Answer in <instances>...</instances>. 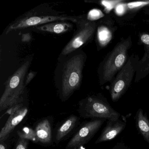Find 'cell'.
Masks as SVG:
<instances>
[{"label": "cell", "instance_id": "3", "mask_svg": "<svg viewBox=\"0 0 149 149\" xmlns=\"http://www.w3.org/2000/svg\"><path fill=\"white\" fill-rule=\"evenodd\" d=\"M30 61L24 63L10 77L6 84L5 91L0 99V111L8 109L21 103L25 85L24 81Z\"/></svg>", "mask_w": 149, "mask_h": 149}, {"label": "cell", "instance_id": "12", "mask_svg": "<svg viewBox=\"0 0 149 149\" xmlns=\"http://www.w3.org/2000/svg\"><path fill=\"white\" fill-rule=\"evenodd\" d=\"M135 119L138 131L149 144V120L142 109L138 110Z\"/></svg>", "mask_w": 149, "mask_h": 149}, {"label": "cell", "instance_id": "20", "mask_svg": "<svg viewBox=\"0 0 149 149\" xmlns=\"http://www.w3.org/2000/svg\"><path fill=\"white\" fill-rule=\"evenodd\" d=\"M148 5H149V1L130 2V3H127V9L128 10L139 9Z\"/></svg>", "mask_w": 149, "mask_h": 149}, {"label": "cell", "instance_id": "8", "mask_svg": "<svg viewBox=\"0 0 149 149\" xmlns=\"http://www.w3.org/2000/svg\"><path fill=\"white\" fill-rule=\"evenodd\" d=\"M107 119L98 118L85 124L69 142L66 149H77L87 143L99 130Z\"/></svg>", "mask_w": 149, "mask_h": 149}, {"label": "cell", "instance_id": "14", "mask_svg": "<svg viewBox=\"0 0 149 149\" xmlns=\"http://www.w3.org/2000/svg\"><path fill=\"white\" fill-rule=\"evenodd\" d=\"M38 141L43 143H49L51 141L52 135L50 123L47 119L40 122L35 130Z\"/></svg>", "mask_w": 149, "mask_h": 149}, {"label": "cell", "instance_id": "21", "mask_svg": "<svg viewBox=\"0 0 149 149\" xmlns=\"http://www.w3.org/2000/svg\"><path fill=\"white\" fill-rule=\"evenodd\" d=\"M115 8V12L118 15H121L124 14L128 10L127 3H123V2L119 3Z\"/></svg>", "mask_w": 149, "mask_h": 149}, {"label": "cell", "instance_id": "6", "mask_svg": "<svg viewBox=\"0 0 149 149\" xmlns=\"http://www.w3.org/2000/svg\"><path fill=\"white\" fill-rule=\"evenodd\" d=\"M76 24L77 30L72 39L63 49L60 57L66 56L80 49L82 46L93 39L97 26L95 22L90 21L81 17Z\"/></svg>", "mask_w": 149, "mask_h": 149}, {"label": "cell", "instance_id": "1", "mask_svg": "<svg viewBox=\"0 0 149 149\" xmlns=\"http://www.w3.org/2000/svg\"><path fill=\"white\" fill-rule=\"evenodd\" d=\"M87 56L81 49L60 57L56 69L55 82L63 98H68L81 84Z\"/></svg>", "mask_w": 149, "mask_h": 149}, {"label": "cell", "instance_id": "11", "mask_svg": "<svg viewBox=\"0 0 149 149\" xmlns=\"http://www.w3.org/2000/svg\"><path fill=\"white\" fill-rule=\"evenodd\" d=\"M140 40L143 45L144 54L138 63L135 82H138L149 74V34L143 33L140 36Z\"/></svg>", "mask_w": 149, "mask_h": 149}, {"label": "cell", "instance_id": "15", "mask_svg": "<svg viewBox=\"0 0 149 149\" xmlns=\"http://www.w3.org/2000/svg\"><path fill=\"white\" fill-rule=\"evenodd\" d=\"M78 118L75 116L70 117L57 130L56 139L57 142L62 140L75 126Z\"/></svg>", "mask_w": 149, "mask_h": 149}, {"label": "cell", "instance_id": "18", "mask_svg": "<svg viewBox=\"0 0 149 149\" xmlns=\"http://www.w3.org/2000/svg\"><path fill=\"white\" fill-rule=\"evenodd\" d=\"M104 16V15L101 10L95 8L88 12L86 19L90 21L95 22V21L103 18Z\"/></svg>", "mask_w": 149, "mask_h": 149}, {"label": "cell", "instance_id": "23", "mask_svg": "<svg viewBox=\"0 0 149 149\" xmlns=\"http://www.w3.org/2000/svg\"><path fill=\"white\" fill-rule=\"evenodd\" d=\"M111 149H131L129 146L123 143H119L115 145Z\"/></svg>", "mask_w": 149, "mask_h": 149}, {"label": "cell", "instance_id": "4", "mask_svg": "<svg viewBox=\"0 0 149 149\" xmlns=\"http://www.w3.org/2000/svg\"><path fill=\"white\" fill-rule=\"evenodd\" d=\"M81 17H74L60 15L44 11H32L22 15L12 23L8 28L6 33L8 34L13 30L27 28L34 26H42L50 22L59 21L72 22L76 23Z\"/></svg>", "mask_w": 149, "mask_h": 149}, {"label": "cell", "instance_id": "22", "mask_svg": "<svg viewBox=\"0 0 149 149\" xmlns=\"http://www.w3.org/2000/svg\"><path fill=\"white\" fill-rule=\"evenodd\" d=\"M28 140L20 139L19 140L17 143L15 149H28Z\"/></svg>", "mask_w": 149, "mask_h": 149}, {"label": "cell", "instance_id": "9", "mask_svg": "<svg viewBox=\"0 0 149 149\" xmlns=\"http://www.w3.org/2000/svg\"><path fill=\"white\" fill-rule=\"evenodd\" d=\"M28 112L27 108L21 103L19 104L8 109L9 118L5 126L0 132V141L3 142L7 139L15 127L25 118Z\"/></svg>", "mask_w": 149, "mask_h": 149}, {"label": "cell", "instance_id": "16", "mask_svg": "<svg viewBox=\"0 0 149 149\" xmlns=\"http://www.w3.org/2000/svg\"><path fill=\"white\" fill-rule=\"evenodd\" d=\"M97 40L98 45L104 47L111 40L112 33L109 27L104 25H99L97 28Z\"/></svg>", "mask_w": 149, "mask_h": 149}, {"label": "cell", "instance_id": "25", "mask_svg": "<svg viewBox=\"0 0 149 149\" xmlns=\"http://www.w3.org/2000/svg\"><path fill=\"white\" fill-rule=\"evenodd\" d=\"M31 35L29 33L23 34L22 36V40L24 42H28L31 40Z\"/></svg>", "mask_w": 149, "mask_h": 149}, {"label": "cell", "instance_id": "19", "mask_svg": "<svg viewBox=\"0 0 149 149\" xmlns=\"http://www.w3.org/2000/svg\"><path fill=\"white\" fill-rule=\"evenodd\" d=\"M124 2L123 1H102L101 5L104 8V11L106 13H109L119 3Z\"/></svg>", "mask_w": 149, "mask_h": 149}, {"label": "cell", "instance_id": "5", "mask_svg": "<svg viewBox=\"0 0 149 149\" xmlns=\"http://www.w3.org/2000/svg\"><path fill=\"white\" fill-rule=\"evenodd\" d=\"M138 56L132 55L117 74L110 86V94L113 102L118 101L126 92L135 77L139 61Z\"/></svg>", "mask_w": 149, "mask_h": 149}, {"label": "cell", "instance_id": "24", "mask_svg": "<svg viewBox=\"0 0 149 149\" xmlns=\"http://www.w3.org/2000/svg\"><path fill=\"white\" fill-rule=\"evenodd\" d=\"M35 75V72H31L29 73V74L28 75L27 77L26 81H25V85H26V86L32 81Z\"/></svg>", "mask_w": 149, "mask_h": 149}, {"label": "cell", "instance_id": "13", "mask_svg": "<svg viewBox=\"0 0 149 149\" xmlns=\"http://www.w3.org/2000/svg\"><path fill=\"white\" fill-rule=\"evenodd\" d=\"M73 27L69 22L59 21L47 23L36 27V29L42 32L55 34H61L68 31Z\"/></svg>", "mask_w": 149, "mask_h": 149}, {"label": "cell", "instance_id": "7", "mask_svg": "<svg viewBox=\"0 0 149 149\" xmlns=\"http://www.w3.org/2000/svg\"><path fill=\"white\" fill-rule=\"evenodd\" d=\"M83 106L85 117L117 120L121 116L110 105L106 98L100 96L87 97Z\"/></svg>", "mask_w": 149, "mask_h": 149}, {"label": "cell", "instance_id": "26", "mask_svg": "<svg viewBox=\"0 0 149 149\" xmlns=\"http://www.w3.org/2000/svg\"><path fill=\"white\" fill-rule=\"evenodd\" d=\"M0 149H6V147L3 144L1 143L0 145Z\"/></svg>", "mask_w": 149, "mask_h": 149}, {"label": "cell", "instance_id": "17", "mask_svg": "<svg viewBox=\"0 0 149 149\" xmlns=\"http://www.w3.org/2000/svg\"><path fill=\"white\" fill-rule=\"evenodd\" d=\"M17 134L21 139L30 140L35 142H39L35 130L29 127H24L21 131H18Z\"/></svg>", "mask_w": 149, "mask_h": 149}, {"label": "cell", "instance_id": "2", "mask_svg": "<svg viewBox=\"0 0 149 149\" xmlns=\"http://www.w3.org/2000/svg\"><path fill=\"white\" fill-rule=\"evenodd\" d=\"M132 45V38L129 36L118 42L108 53L98 69L99 83L104 85L112 82L117 74L128 61V52Z\"/></svg>", "mask_w": 149, "mask_h": 149}, {"label": "cell", "instance_id": "27", "mask_svg": "<svg viewBox=\"0 0 149 149\" xmlns=\"http://www.w3.org/2000/svg\"></svg>", "mask_w": 149, "mask_h": 149}, {"label": "cell", "instance_id": "10", "mask_svg": "<svg viewBox=\"0 0 149 149\" xmlns=\"http://www.w3.org/2000/svg\"><path fill=\"white\" fill-rule=\"evenodd\" d=\"M107 120L106 125L95 143L109 141L115 138L124 130L127 123L126 118L123 116L117 120Z\"/></svg>", "mask_w": 149, "mask_h": 149}]
</instances>
